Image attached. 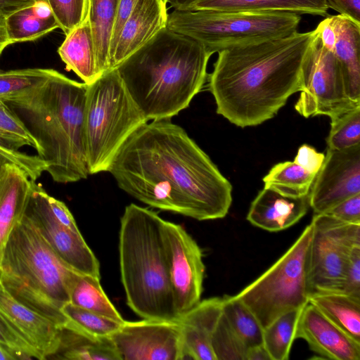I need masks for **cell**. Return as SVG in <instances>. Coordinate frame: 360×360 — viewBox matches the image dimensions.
<instances>
[{
  "label": "cell",
  "mask_w": 360,
  "mask_h": 360,
  "mask_svg": "<svg viewBox=\"0 0 360 360\" xmlns=\"http://www.w3.org/2000/svg\"><path fill=\"white\" fill-rule=\"evenodd\" d=\"M49 198V195L34 181L24 217L67 265L78 273L100 278L98 259L80 232L70 230L57 220L50 207Z\"/></svg>",
  "instance_id": "7c38bea8"
},
{
  "label": "cell",
  "mask_w": 360,
  "mask_h": 360,
  "mask_svg": "<svg viewBox=\"0 0 360 360\" xmlns=\"http://www.w3.org/2000/svg\"><path fill=\"white\" fill-rule=\"evenodd\" d=\"M311 222V294L342 292L348 253L352 247L360 246V224L345 223L325 213L314 214Z\"/></svg>",
  "instance_id": "8fae6325"
},
{
  "label": "cell",
  "mask_w": 360,
  "mask_h": 360,
  "mask_svg": "<svg viewBox=\"0 0 360 360\" xmlns=\"http://www.w3.org/2000/svg\"><path fill=\"white\" fill-rule=\"evenodd\" d=\"M51 357L70 360H121L110 337L94 336L68 326L62 328L59 347Z\"/></svg>",
  "instance_id": "d4e9b609"
},
{
  "label": "cell",
  "mask_w": 360,
  "mask_h": 360,
  "mask_svg": "<svg viewBox=\"0 0 360 360\" xmlns=\"http://www.w3.org/2000/svg\"><path fill=\"white\" fill-rule=\"evenodd\" d=\"M121 360H181L179 321H126L110 336Z\"/></svg>",
  "instance_id": "5bb4252c"
},
{
  "label": "cell",
  "mask_w": 360,
  "mask_h": 360,
  "mask_svg": "<svg viewBox=\"0 0 360 360\" xmlns=\"http://www.w3.org/2000/svg\"><path fill=\"white\" fill-rule=\"evenodd\" d=\"M324 158L323 153L317 152L315 148L307 144H303L298 148L294 162L307 172L316 174Z\"/></svg>",
  "instance_id": "7bdbcfd3"
},
{
  "label": "cell",
  "mask_w": 360,
  "mask_h": 360,
  "mask_svg": "<svg viewBox=\"0 0 360 360\" xmlns=\"http://www.w3.org/2000/svg\"><path fill=\"white\" fill-rule=\"evenodd\" d=\"M70 303L120 323L126 321L105 293L100 278L90 275L79 274L70 291Z\"/></svg>",
  "instance_id": "f546056e"
},
{
  "label": "cell",
  "mask_w": 360,
  "mask_h": 360,
  "mask_svg": "<svg viewBox=\"0 0 360 360\" xmlns=\"http://www.w3.org/2000/svg\"><path fill=\"white\" fill-rule=\"evenodd\" d=\"M6 17L0 14V56L5 48L11 44L6 34Z\"/></svg>",
  "instance_id": "f907efd6"
},
{
  "label": "cell",
  "mask_w": 360,
  "mask_h": 360,
  "mask_svg": "<svg viewBox=\"0 0 360 360\" xmlns=\"http://www.w3.org/2000/svg\"><path fill=\"white\" fill-rule=\"evenodd\" d=\"M49 201L53 214L61 224L72 231L80 232L72 213L63 202L51 195Z\"/></svg>",
  "instance_id": "bcb514c9"
},
{
  "label": "cell",
  "mask_w": 360,
  "mask_h": 360,
  "mask_svg": "<svg viewBox=\"0 0 360 360\" xmlns=\"http://www.w3.org/2000/svg\"><path fill=\"white\" fill-rule=\"evenodd\" d=\"M310 349L324 359L359 360L360 343L356 342L308 303L302 309L295 333Z\"/></svg>",
  "instance_id": "ac0fdd59"
},
{
  "label": "cell",
  "mask_w": 360,
  "mask_h": 360,
  "mask_svg": "<svg viewBox=\"0 0 360 360\" xmlns=\"http://www.w3.org/2000/svg\"><path fill=\"white\" fill-rule=\"evenodd\" d=\"M245 360H271L270 356L263 345L248 349Z\"/></svg>",
  "instance_id": "681fc988"
},
{
  "label": "cell",
  "mask_w": 360,
  "mask_h": 360,
  "mask_svg": "<svg viewBox=\"0 0 360 360\" xmlns=\"http://www.w3.org/2000/svg\"><path fill=\"white\" fill-rule=\"evenodd\" d=\"M164 219L131 203L120 219L119 260L127 304L143 319L177 321L165 248Z\"/></svg>",
  "instance_id": "5b68a950"
},
{
  "label": "cell",
  "mask_w": 360,
  "mask_h": 360,
  "mask_svg": "<svg viewBox=\"0 0 360 360\" xmlns=\"http://www.w3.org/2000/svg\"><path fill=\"white\" fill-rule=\"evenodd\" d=\"M222 314L244 345H263V328L251 310L236 295L222 297Z\"/></svg>",
  "instance_id": "4dcf8cb0"
},
{
  "label": "cell",
  "mask_w": 360,
  "mask_h": 360,
  "mask_svg": "<svg viewBox=\"0 0 360 360\" xmlns=\"http://www.w3.org/2000/svg\"><path fill=\"white\" fill-rule=\"evenodd\" d=\"M309 303L360 343V297L343 292H318L309 296Z\"/></svg>",
  "instance_id": "4316f807"
},
{
  "label": "cell",
  "mask_w": 360,
  "mask_h": 360,
  "mask_svg": "<svg viewBox=\"0 0 360 360\" xmlns=\"http://www.w3.org/2000/svg\"><path fill=\"white\" fill-rule=\"evenodd\" d=\"M222 312V298L200 300L178 319L181 360H216L212 347L213 333Z\"/></svg>",
  "instance_id": "ffe728a7"
},
{
  "label": "cell",
  "mask_w": 360,
  "mask_h": 360,
  "mask_svg": "<svg viewBox=\"0 0 360 360\" xmlns=\"http://www.w3.org/2000/svg\"><path fill=\"white\" fill-rule=\"evenodd\" d=\"M0 314L37 353L40 360L50 359L57 352L62 328L16 300L1 282Z\"/></svg>",
  "instance_id": "e0dca14e"
},
{
  "label": "cell",
  "mask_w": 360,
  "mask_h": 360,
  "mask_svg": "<svg viewBox=\"0 0 360 360\" xmlns=\"http://www.w3.org/2000/svg\"><path fill=\"white\" fill-rule=\"evenodd\" d=\"M314 30L340 62L350 100L360 104V25L340 14L328 15Z\"/></svg>",
  "instance_id": "2e32d148"
},
{
  "label": "cell",
  "mask_w": 360,
  "mask_h": 360,
  "mask_svg": "<svg viewBox=\"0 0 360 360\" xmlns=\"http://www.w3.org/2000/svg\"><path fill=\"white\" fill-rule=\"evenodd\" d=\"M314 37L302 68V88L295 110L304 117H334L360 104L352 101L340 62L322 44L314 30Z\"/></svg>",
  "instance_id": "30bf717a"
},
{
  "label": "cell",
  "mask_w": 360,
  "mask_h": 360,
  "mask_svg": "<svg viewBox=\"0 0 360 360\" xmlns=\"http://www.w3.org/2000/svg\"><path fill=\"white\" fill-rule=\"evenodd\" d=\"M58 71L46 68L0 70V100L10 102L46 84Z\"/></svg>",
  "instance_id": "d6a6232c"
},
{
  "label": "cell",
  "mask_w": 360,
  "mask_h": 360,
  "mask_svg": "<svg viewBox=\"0 0 360 360\" xmlns=\"http://www.w3.org/2000/svg\"><path fill=\"white\" fill-rule=\"evenodd\" d=\"M0 146L12 150H19L25 146L37 151L39 146L30 130L15 111L0 100Z\"/></svg>",
  "instance_id": "e575fe53"
},
{
  "label": "cell",
  "mask_w": 360,
  "mask_h": 360,
  "mask_svg": "<svg viewBox=\"0 0 360 360\" xmlns=\"http://www.w3.org/2000/svg\"><path fill=\"white\" fill-rule=\"evenodd\" d=\"M62 312L67 318L63 327L75 328L96 337H110L125 323L118 322L70 302L63 306Z\"/></svg>",
  "instance_id": "836d02e7"
},
{
  "label": "cell",
  "mask_w": 360,
  "mask_h": 360,
  "mask_svg": "<svg viewBox=\"0 0 360 360\" xmlns=\"http://www.w3.org/2000/svg\"><path fill=\"white\" fill-rule=\"evenodd\" d=\"M196 1L198 0H169L168 4H169L174 9L185 10Z\"/></svg>",
  "instance_id": "816d5d0a"
},
{
  "label": "cell",
  "mask_w": 360,
  "mask_h": 360,
  "mask_svg": "<svg viewBox=\"0 0 360 360\" xmlns=\"http://www.w3.org/2000/svg\"><path fill=\"white\" fill-rule=\"evenodd\" d=\"M300 15L174 9L167 27L201 44L211 55L229 46L278 39L297 32Z\"/></svg>",
  "instance_id": "ba28073f"
},
{
  "label": "cell",
  "mask_w": 360,
  "mask_h": 360,
  "mask_svg": "<svg viewBox=\"0 0 360 360\" xmlns=\"http://www.w3.org/2000/svg\"><path fill=\"white\" fill-rule=\"evenodd\" d=\"M302 309L287 311L263 329V345L271 360H287Z\"/></svg>",
  "instance_id": "1f68e13d"
},
{
  "label": "cell",
  "mask_w": 360,
  "mask_h": 360,
  "mask_svg": "<svg viewBox=\"0 0 360 360\" xmlns=\"http://www.w3.org/2000/svg\"><path fill=\"white\" fill-rule=\"evenodd\" d=\"M0 342L31 359H39L37 353L14 330L1 314Z\"/></svg>",
  "instance_id": "60d3db41"
},
{
  "label": "cell",
  "mask_w": 360,
  "mask_h": 360,
  "mask_svg": "<svg viewBox=\"0 0 360 360\" xmlns=\"http://www.w3.org/2000/svg\"><path fill=\"white\" fill-rule=\"evenodd\" d=\"M163 235L170 284L180 318L201 300L205 270L202 252L196 241L179 224L165 220Z\"/></svg>",
  "instance_id": "4fadbf2b"
},
{
  "label": "cell",
  "mask_w": 360,
  "mask_h": 360,
  "mask_svg": "<svg viewBox=\"0 0 360 360\" xmlns=\"http://www.w3.org/2000/svg\"><path fill=\"white\" fill-rule=\"evenodd\" d=\"M316 174H312L294 161L275 165L262 181L264 188H271L281 195L301 198L309 194Z\"/></svg>",
  "instance_id": "f1b7e54d"
},
{
  "label": "cell",
  "mask_w": 360,
  "mask_h": 360,
  "mask_svg": "<svg viewBox=\"0 0 360 360\" xmlns=\"http://www.w3.org/2000/svg\"><path fill=\"white\" fill-rule=\"evenodd\" d=\"M88 85L85 143L89 174L108 169L129 138L148 121L132 100L116 68Z\"/></svg>",
  "instance_id": "52a82bcc"
},
{
  "label": "cell",
  "mask_w": 360,
  "mask_h": 360,
  "mask_svg": "<svg viewBox=\"0 0 360 360\" xmlns=\"http://www.w3.org/2000/svg\"><path fill=\"white\" fill-rule=\"evenodd\" d=\"M211 56L197 41L165 27L116 69L148 121L170 120L201 91Z\"/></svg>",
  "instance_id": "3957f363"
},
{
  "label": "cell",
  "mask_w": 360,
  "mask_h": 360,
  "mask_svg": "<svg viewBox=\"0 0 360 360\" xmlns=\"http://www.w3.org/2000/svg\"><path fill=\"white\" fill-rule=\"evenodd\" d=\"M30 357L0 342V360H26Z\"/></svg>",
  "instance_id": "c3c4849f"
},
{
  "label": "cell",
  "mask_w": 360,
  "mask_h": 360,
  "mask_svg": "<svg viewBox=\"0 0 360 360\" xmlns=\"http://www.w3.org/2000/svg\"><path fill=\"white\" fill-rule=\"evenodd\" d=\"M138 0H119L109 47V60L111 57L121 29Z\"/></svg>",
  "instance_id": "ee69618b"
},
{
  "label": "cell",
  "mask_w": 360,
  "mask_h": 360,
  "mask_svg": "<svg viewBox=\"0 0 360 360\" xmlns=\"http://www.w3.org/2000/svg\"><path fill=\"white\" fill-rule=\"evenodd\" d=\"M313 231L311 221L282 257L236 295L263 328L283 314L309 303Z\"/></svg>",
  "instance_id": "9c48e42d"
},
{
  "label": "cell",
  "mask_w": 360,
  "mask_h": 360,
  "mask_svg": "<svg viewBox=\"0 0 360 360\" xmlns=\"http://www.w3.org/2000/svg\"><path fill=\"white\" fill-rule=\"evenodd\" d=\"M328 9L326 0H198L185 10L289 12L326 17Z\"/></svg>",
  "instance_id": "603a6c76"
},
{
  "label": "cell",
  "mask_w": 360,
  "mask_h": 360,
  "mask_svg": "<svg viewBox=\"0 0 360 360\" xmlns=\"http://www.w3.org/2000/svg\"><path fill=\"white\" fill-rule=\"evenodd\" d=\"M7 163H15L21 167L33 181L40 177L46 168V163L38 155H28L0 146V173Z\"/></svg>",
  "instance_id": "f35d334b"
},
{
  "label": "cell",
  "mask_w": 360,
  "mask_h": 360,
  "mask_svg": "<svg viewBox=\"0 0 360 360\" xmlns=\"http://www.w3.org/2000/svg\"><path fill=\"white\" fill-rule=\"evenodd\" d=\"M50 248L25 217L11 231L0 260V282L16 300L63 328L79 274Z\"/></svg>",
  "instance_id": "8992f818"
},
{
  "label": "cell",
  "mask_w": 360,
  "mask_h": 360,
  "mask_svg": "<svg viewBox=\"0 0 360 360\" xmlns=\"http://www.w3.org/2000/svg\"><path fill=\"white\" fill-rule=\"evenodd\" d=\"M34 181L15 163H7L0 173V260L11 231L24 215Z\"/></svg>",
  "instance_id": "7402d4cb"
},
{
  "label": "cell",
  "mask_w": 360,
  "mask_h": 360,
  "mask_svg": "<svg viewBox=\"0 0 360 360\" xmlns=\"http://www.w3.org/2000/svg\"><path fill=\"white\" fill-rule=\"evenodd\" d=\"M119 0H90L88 18L101 75L109 70V47Z\"/></svg>",
  "instance_id": "83f0119b"
},
{
  "label": "cell",
  "mask_w": 360,
  "mask_h": 360,
  "mask_svg": "<svg viewBox=\"0 0 360 360\" xmlns=\"http://www.w3.org/2000/svg\"><path fill=\"white\" fill-rule=\"evenodd\" d=\"M212 347L216 360H245L248 349L222 312L213 333Z\"/></svg>",
  "instance_id": "8d00e7d4"
},
{
  "label": "cell",
  "mask_w": 360,
  "mask_h": 360,
  "mask_svg": "<svg viewBox=\"0 0 360 360\" xmlns=\"http://www.w3.org/2000/svg\"><path fill=\"white\" fill-rule=\"evenodd\" d=\"M65 34L80 25L89 15L90 0H46Z\"/></svg>",
  "instance_id": "74e56055"
},
{
  "label": "cell",
  "mask_w": 360,
  "mask_h": 360,
  "mask_svg": "<svg viewBox=\"0 0 360 360\" xmlns=\"http://www.w3.org/2000/svg\"><path fill=\"white\" fill-rule=\"evenodd\" d=\"M58 53L66 70L73 71L86 84L99 78L95 44L91 24L87 17L65 35Z\"/></svg>",
  "instance_id": "cb8c5ba5"
},
{
  "label": "cell",
  "mask_w": 360,
  "mask_h": 360,
  "mask_svg": "<svg viewBox=\"0 0 360 360\" xmlns=\"http://www.w3.org/2000/svg\"><path fill=\"white\" fill-rule=\"evenodd\" d=\"M360 193V143L342 150L327 148L309 193L314 214H323Z\"/></svg>",
  "instance_id": "9a60e30c"
},
{
  "label": "cell",
  "mask_w": 360,
  "mask_h": 360,
  "mask_svg": "<svg viewBox=\"0 0 360 360\" xmlns=\"http://www.w3.org/2000/svg\"><path fill=\"white\" fill-rule=\"evenodd\" d=\"M60 25L47 3L36 1L6 18V30L11 44L32 41Z\"/></svg>",
  "instance_id": "484cf974"
},
{
  "label": "cell",
  "mask_w": 360,
  "mask_h": 360,
  "mask_svg": "<svg viewBox=\"0 0 360 360\" xmlns=\"http://www.w3.org/2000/svg\"><path fill=\"white\" fill-rule=\"evenodd\" d=\"M309 207V194L291 198L264 188L251 202L247 219L258 228L277 232L296 224Z\"/></svg>",
  "instance_id": "44dd1931"
},
{
  "label": "cell",
  "mask_w": 360,
  "mask_h": 360,
  "mask_svg": "<svg viewBox=\"0 0 360 360\" xmlns=\"http://www.w3.org/2000/svg\"><path fill=\"white\" fill-rule=\"evenodd\" d=\"M327 148L342 150L360 143V106L330 118Z\"/></svg>",
  "instance_id": "d590c367"
},
{
  "label": "cell",
  "mask_w": 360,
  "mask_h": 360,
  "mask_svg": "<svg viewBox=\"0 0 360 360\" xmlns=\"http://www.w3.org/2000/svg\"><path fill=\"white\" fill-rule=\"evenodd\" d=\"M108 172L139 201L199 221L224 218L232 203L229 181L170 120H152L138 129Z\"/></svg>",
  "instance_id": "6da1fadb"
},
{
  "label": "cell",
  "mask_w": 360,
  "mask_h": 360,
  "mask_svg": "<svg viewBox=\"0 0 360 360\" xmlns=\"http://www.w3.org/2000/svg\"><path fill=\"white\" fill-rule=\"evenodd\" d=\"M328 8L360 25V0H326Z\"/></svg>",
  "instance_id": "f6af8a7d"
},
{
  "label": "cell",
  "mask_w": 360,
  "mask_h": 360,
  "mask_svg": "<svg viewBox=\"0 0 360 360\" xmlns=\"http://www.w3.org/2000/svg\"><path fill=\"white\" fill-rule=\"evenodd\" d=\"M165 4H167L169 1V0H162Z\"/></svg>",
  "instance_id": "f5cc1de1"
},
{
  "label": "cell",
  "mask_w": 360,
  "mask_h": 360,
  "mask_svg": "<svg viewBox=\"0 0 360 360\" xmlns=\"http://www.w3.org/2000/svg\"><path fill=\"white\" fill-rule=\"evenodd\" d=\"M167 15L162 0H138L121 29L109 70L116 68L167 27Z\"/></svg>",
  "instance_id": "d6986e66"
},
{
  "label": "cell",
  "mask_w": 360,
  "mask_h": 360,
  "mask_svg": "<svg viewBox=\"0 0 360 360\" xmlns=\"http://www.w3.org/2000/svg\"><path fill=\"white\" fill-rule=\"evenodd\" d=\"M325 214L345 223L360 224V193L342 201Z\"/></svg>",
  "instance_id": "b9f144b4"
},
{
  "label": "cell",
  "mask_w": 360,
  "mask_h": 360,
  "mask_svg": "<svg viewBox=\"0 0 360 360\" xmlns=\"http://www.w3.org/2000/svg\"><path fill=\"white\" fill-rule=\"evenodd\" d=\"M342 292L360 297V246L352 247L348 253Z\"/></svg>",
  "instance_id": "ab89813d"
},
{
  "label": "cell",
  "mask_w": 360,
  "mask_h": 360,
  "mask_svg": "<svg viewBox=\"0 0 360 360\" xmlns=\"http://www.w3.org/2000/svg\"><path fill=\"white\" fill-rule=\"evenodd\" d=\"M37 0H0V14L7 18L13 13L33 5Z\"/></svg>",
  "instance_id": "7dc6e473"
},
{
  "label": "cell",
  "mask_w": 360,
  "mask_h": 360,
  "mask_svg": "<svg viewBox=\"0 0 360 360\" xmlns=\"http://www.w3.org/2000/svg\"><path fill=\"white\" fill-rule=\"evenodd\" d=\"M314 31L227 47L208 77L217 114L240 127L271 119L302 88L303 62Z\"/></svg>",
  "instance_id": "7a4b0ae2"
},
{
  "label": "cell",
  "mask_w": 360,
  "mask_h": 360,
  "mask_svg": "<svg viewBox=\"0 0 360 360\" xmlns=\"http://www.w3.org/2000/svg\"><path fill=\"white\" fill-rule=\"evenodd\" d=\"M37 1H43L47 3L46 0H37Z\"/></svg>",
  "instance_id": "db71d44e"
},
{
  "label": "cell",
  "mask_w": 360,
  "mask_h": 360,
  "mask_svg": "<svg viewBox=\"0 0 360 360\" xmlns=\"http://www.w3.org/2000/svg\"><path fill=\"white\" fill-rule=\"evenodd\" d=\"M88 85L57 72L32 93L8 102L37 140V155L58 183L89 175L85 143Z\"/></svg>",
  "instance_id": "277c9868"
}]
</instances>
